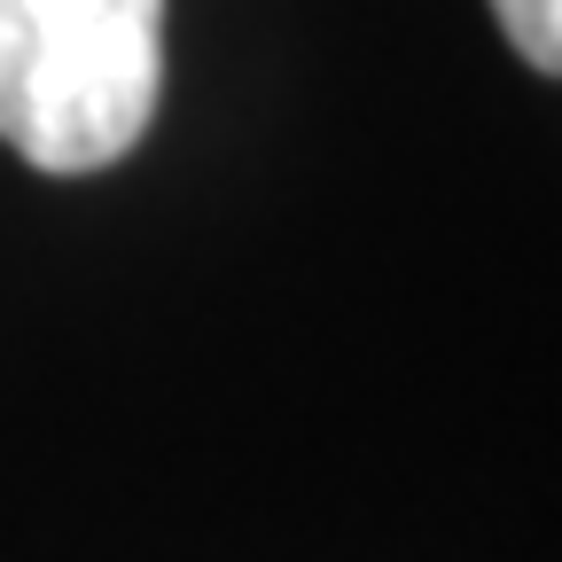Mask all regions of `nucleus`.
I'll return each instance as SVG.
<instances>
[{"label":"nucleus","instance_id":"1","mask_svg":"<svg viewBox=\"0 0 562 562\" xmlns=\"http://www.w3.org/2000/svg\"><path fill=\"white\" fill-rule=\"evenodd\" d=\"M165 94V0H0V140L55 180L140 149Z\"/></svg>","mask_w":562,"mask_h":562},{"label":"nucleus","instance_id":"2","mask_svg":"<svg viewBox=\"0 0 562 562\" xmlns=\"http://www.w3.org/2000/svg\"><path fill=\"white\" fill-rule=\"evenodd\" d=\"M492 16H501L508 47L547 70V79H562V0H492Z\"/></svg>","mask_w":562,"mask_h":562}]
</instances>
